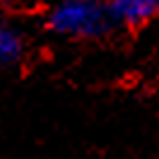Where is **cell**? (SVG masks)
<instances>
[{"label":"cell","mask_w":159,"mask_h":159,"mask_svg":"<svg viewBox=\"0 0 159 159\" xmlns=\"http://www.w3.org/2000/svg\"><path fill=\"white\" fill-rule=\"evenodd\" d=\"M26 35L12 21H2L0 26V63L5 70H12L26 59Z\"/></svg>","instance_id":"3957f363"},{"label":"cell","mask_w":159,"mask_h":159,"mask_svg":"<svg viewBox=\"0 0 159 159\" xmlns=\"http://www.w3.org/2000/svg\"><path fill=\"white\" fill-rule=\"evenodd\" d=\"M47 30L70 40H105L119 28L108 0H56L45 16Z\"/></svg>","instance_id":"6da1fadb"},{"label":"cell","mask_w":159,"mask_h":159,"mask_svg":"<svg viewBox=\"0 0 159 159\" xmlns=\"http://www.w3.org/2000/svg\"><path fill=\"white\" fill-rule=\"evenodd\" d=\"M119 28L140 30L159 16V0H108Z\"/></svg>","instance_id":"7a4b0ae2"}]
</instances>
